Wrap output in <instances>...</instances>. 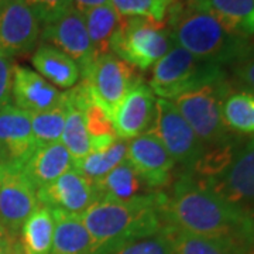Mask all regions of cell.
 <instances>
[{"instance_id": "cell-18", "label": "cell", "mask_w": 254, "mask_h": 254, "mask_svg": "<svg viewBox=\"0 0 254 254\" xmlns=\"http://www.w3.org/2000/svg\"><path fill=\"white\" fill-rule=\"evenodd\" d=\"M64 95L66 105V116L61 143L65 145L75 163L91 153V137L83 110L85 86L79 81L73 88L64 92Z\"/></svg>"}, {"instance_id": "cell-9", "label": "cell", "mask_w": 254, "mask_h": 254, "mask_svg": "<svg viewBox=\"0 0 254 254\" xmlns=\"http://www.w3.org/2000/svg\"><path fill=\"white\" fill-rule=\"evenodd\" d=\"M40 205L37 188L23 165L0 163V223L17 237L24 222Z\"/></svg>"}, {"instance_id": "cell-1", "label": "cell", "mask_w": 254, "mask_h": 254, "mask_svg": "<svg viewBox=\"0 0 254 254\" xmlns=\"http://www.w3.org/2000/svg\"><path fill=\"white\" fill-rule=\"evenodd\" d=\"M161 210L167 227L222 240L237 252L250 246L254 216L223 199L190 173L174 184L171 195L165 193Z\"/></svg>"}, {"instance_id": "cell-6", "label": "cell", "mask_w": 254, "mask_h": 254, "mask_svg": "<svg viewBox=\"0 0 254 254\" xmlns=\"http://www.w3.org/2000/svg\"><path fill=\"white\" fill-rule=\"evenodd\" d=\"M230 93L232 85L220 79L185 92L173 102L200 141L216 145L233 138L223 122V103Z\"/></svg>"}, {"instance_id": "cell-2", "label": "cell", "mask_w": 254, "mask_h": 254, "mask_svg": "<svg viewBox=\"0 0 254 254\" xmlns=\"http://www.w3.org/2000/svg\"><path fill=\"white\" fill-rule=\"evenodd\" d=\"M164 198L163 192H150L127 202L96 200L81 215L91 236V254H109L128 242L165 230Z\"/></svg>"}, {"instance_id": "cell-20", "label": "cell", "mask_w": 254, "mask_h": 254, "mask_svg": "<svg viewBox=\"0 0 254 254\" xmlns=\"http://www.w3.org/2000/svg\"><path fill=\"white\" fill-rule=\"evenodd\" d=\"M187 3L209 13L236 36H254V0H188Z\"/></svg>"}, {"instance_id": "cell-24", "label": "cell", "mask_w": 254, "mask_h": 254, "mask_svg": "<svg viewBox=\"0 0 254 254\" xmlns=\"http://www.w3.org/2000/svg\"><path fill=\"white\" fill-rule=\"evenodd\" d=\"M54 229L53 209L40 205L20 230V249L23 254H51Z\"/></svg>"}, {"instance_id": "cell-13", "label": "cell", "mask_w": 254, "mask_h": 254, "mask_svg": "<svg viewBox=\"0 0 254 254\" xmlns=\"http://www.w3.org/2000/svg\"><path fill=\"white\" fill-rule=\"evenodd\" d=\"M127 161L151 190L167 187L175 167L163 143L150 131L128 140Z\"/></svg>"}, {"instance_id": "cell-14", "label": "cell", "mask_w": 254, "mask_h": 254, "mask_svg": "<svg viewBox=\"0 0 254 254\" xmlns=\"http://www.w3.org/2000/svg\"><path fill=\"white\" fill-rule=\"evenodd\" d=\"M37 193L41 205L78 216L85 213L98 200L93 184L75 168L38 190Z\"/></svg>"}, {"instance_id": "cell-17", "label": "cell", "mask_w": 254, "mask_h": 254, "mask_svg": "<svg viewBox=\"0 0 254 254\" xmlns=\"http://www.w3.org/2000/svg\"><path fill=\"white\" fill-rule=\"evenodd\" d=\"M11 98L14 106L28 113H40L60 105L64 92L28 66L14 65Z\"/></svg>"}, {"instance_id": "cell-34", "label": "cell", "mask_w": 254, "mask_h": 254, "mask_svg": "<svg viewBox=\"0 0 254 254\" xmlns=\"http://www.w3.org/2000/svg\"><path fill=\"white\" fill-rule=\"evenodd\" d=\"M233 73L242 86L250 91V93H254V50L245 58L233 64Z\"/></svg>"}, {"instance_id": "cell-36", "label": "cell", "mask_w": 254, "mask_h": 254, "mask_svg": "<svg viewBox=\"0 0 254 254\" xmlns=\"http://www.w3.org/2000/svg\"><path fill=\"white\" fill-rule=\"evenodd\" d=\"M71 1H72V7L79 10L81 13H83L85 10L92 9V7L110 3V0H71Z\"/></svg>"}, {"instance_id": "cell-19", "label": "cell", "mask_w": 254, "mask_h": 254, "mask_svg": "<svg viewBox=\"0 0 254 254\" xmlns=\"http://www.w3.org/2000/svg\"><path fill=\"white\" fill-rule=\"evenodd\" d=\"M72 168L73 158L61 141L38 145L23 165L24 173L37 190L54 182Z\"/></svg>"}, {"instance_id": "cell-38", "label": "cell", "mask_w": 254, "mask_h": 254, "mask_svg": "<svg viewBox=\"0 0 254 254\" xmlns=\"http://www.w3.org/2000/svg\"><path fill=\"white\" fill-rule=\"evenodd\" d=\"M11 254H23V252H21V249H20V246H18L17 249H16V250H14V252H13V253Z\"/></svg>"}, {"instance_id": "cell-23", "label": "cell", "mask_w": 254, "mask_h": 254, "mask_svg": "<svg viewBox=\"0 0 254 254\" xmlns=\"http://www.w3.org/2000/svg\"><path fill=\"white\" fill-rule=\"evenodd\" d=\"M55 220L51 254H91V236L81 216L53 210Z\"/></svg>"}, {"instance_id": "cell-5", "label": "cell", "mask_w": 254, "mask_h": 254, "mask_svg": "<svg viewBox=\"0 0 254 254\" xmlns=\"http://www.w3.org/2000/svg\"><path fill=\"white\" fill-rule=\"evenodd\" d=\"M173 47L174 40L165 23L143 17H127L122 18L110 41V53L137 71H147Z\"/></svg>"}, {"instance_id": "cell-32", "label": "cell", "mask_w": 254, "mask_h": 254, "mask_svg": "<svg viewBox=\"0 0 254 254\" xmlns=\"http://www.w3.org/2000/svg\"><path fill=\"white\" fill-rule=\"evenodd\" d=\"M40 23L48 24L72 7L71 0H26Z\"/></svg>"}, {"instance_id": "cell-37", "label": "cell", "mask_w": 254, "mask_h": 254, "mask_svg": "<svg viewBox=\"0 0 254 254\" xmlns=\"http://www.w3.org/2000/svg\"><path fill=\"white\" fill-rule=\"evenodd\" d=\"M249 247H254V218L253 225H252V236H250V246Z\"/></svg>"}, {"instance_id": "cell-26", "label": "cell", "mask_w": 254, "mask_h": 254, "mask_svg": "<svg viewBox=\"0 0 254 254\" xmlns=\"http://www.w3.org/2000/svg\"><path fill=\"white\" fill-rule=\"evenodd\" d=\"M82 14L85 18L95 57L110 53V41L122 21L116 9L108 3L85 10Z\"/></svg>"}, {"instance_id": "cell-10", "label": "cell", "mask_w": 254, "mask_h": 254, "mask_svg": "<svg viewBox=\"0 0 254 254\" xmlns=\"http://www.w3.org/2000/svg\"><path fill=\"white\" fill-rule=\"evenodd\" d=\"M40 24L26 0H0V54L30 53L41 34Z\"/></svg>"}, {"instance_id": "cell-40", "label": "cell", "mask_w": 254, "mask_h": 254, "mask_svg": "<svg viewBox=\"0 0 254 254\" xmlns=\"http://www.w3.org/2000/svg\"><path fill=\"white\" fill-rule=\"evenodd\" d=\"M0 163H3V157H1V154H0Z\"/></svg>"}, {"instance_id": "cell-30", "label": "cell", "mask_w": 254, "mask_h": 254, "mask_svg": "<svg viewBox=\"0 0 254 254\" xmlns=\"http://www.w3.org/2000/svg\"><path fill=\"white\" fill-rule=\"evenodd\" d=\"M174 0H110L120 17H143L165 23Z\"/></svg>"}, {"instance_id": "cell-3", "label": "cell", "mask_w": 254, "mask_h": 254, "mask_svg": "<svg viewBox=\"0 0 254 254\" xmlns=\"http://www.w3.org/2000/svg\"><path fill=\"white\" fill-rule=\"evenodd\" d=\"M165 23L174 44L205 63L236 64L253 51L249 38L230 33L213 16L188 3L173 1Z\"/></svg>"}, {"instance_id": "cell-33", "label": "cell", "mask_w": 254, "mask_h": 254, "mask_svg": "<svg viewBox=\"0 0 254 254\" xmlns=\"http://www.w3.org/2000/svg\"><path fill=\"white\" fill-rule=\"evenodd\" d=\"M13 72H14V64L11 58L0 54V109L7 105H11Z\"/></svg>"}, {"instance_id": "cell-21", "label": "cell", "mask_w": 254, "mask_h": 254, "mask_svg": "<svg viewBox=\"0 0 254 254\" xmlns=\"http://www.w3.org/2000/svg\"><path fill=\"white\" fill-rule=\"evenodd\" d=\"M31 64L43 78L55 88L71 89L81 81L78 64L61 50L43 43L31 55Z\"/></svg>"}, {"instance_id": "cell-16", "label": "cell", "mask_w": 254, "mask_h": 254, "mask_svg": "<svg viewBox=\"0 0 254 254\" xmlns=\"http://www.w3.org/2000/svg\"><path fill=\"white\" fill-rule=\"evenodd\" d=\"M37 143L31 130V118L14 105L0 109V154L3 161L24 165L34 153Z\"/></svg>"}, {"instance_id": "cell-39", "label": "cell", "mask_w": 254, "mask_h": 254, "mask_svg": "<svg viewBox=\"0 0 254 254\" xmlns=\"http://www.w3.org/2000/svg\"><path fill=\"white\" fill-rule=\"evenodd\" d=\"M246 254H254V247H249V249H247V253Z\"/></svg>"}, {"instance_id": "cell-27", "label": "cell", "mask_w": 254, "mask_h": 254, "mask_svg": "<svg viewBox=\"0 0 254 254\" xmlns=\"http://www.w3.org/2000/svg\"><path fill=\"white\" fill-rule=\"evenodd\" d=\"M223 122L230 131L254 136V93L232 92L223 103Z\"/></svg>"}, {"instance_id": "cell-25", "label": "cell", "mask_w": 254, "mask_h": 254, "mask_svg": "<svg viewBox=\"0 0 254 254\" xmlns=\"http://www.w3.org/2000/svg\"><path fill=\"white\" fill-rule=\"evenodd\" d=\"M128 141L118 138L105 148L92 150L86 157L73 163V168L81 173L92 184L102 180L113 168L127 160Z\"/></svg>"}, {"instance_id": "cell-12", "label": "cell", "mask_w": 254, "mask_h": 254, "mask_svg": "<svg viewBox=\"0 0 254 254\" xmlns=\"http://www.w3.org/2000/svg\"><path fill=\"white\" fill-rule=\"evenodd\" d=\"M200 182L240 208L254 203V138L237 148L233 160L220 175Z\"/></svg>"}, {"instance_id": "cell-11", "label": "cell", "mask_w": 254, "mask_h": 254, "mask_svg": "<svg viewBox=\"0 0 254 254\" xmlns=\"http://www.w3.org/2000/svg\"><path fill=\"white\" fill-rule=\"evenodd\" d=\"M40 36L44 43L71 57L78 64L81 73L85 72L95 60V51L83 14L75 7L68 9L54 21L44 24Z\"/></svg>"}, {"instance_id": "cell-22", "label": "cell", "mask_w": 254, "mask_h": 254, "mask_svg": "<svg viewBox=\"0 0 254 254\" xmlns=\"http://www.w3.org/2000/svg\"><path fill=\"white\" fill-rule=\"evenodd\" d=\"M93 187L98 199L115 202H127L153 192L127 160L95 182Z\"/></svg>"}, {"instance_id": "cell-15", "label": "cell", "mask_w": 254, "mask_h": 254, "mask_svg": "<svg viewBox=\"0 0 254 254\" xmlns=\"http://www.w3.org/2000/svg\"><path fill=\"white\" fill-rule=\"evenodd\" d=\"M155 95L150 86L141 82L122 100L113 113L115 133L122 140H133L147 133L155 118Z\"/></svg>"}, {"instance_id": "cell-7", "label": "cell", "mask_w": 254, "mask_h": 254, "mask_svg": "<svg viewBox=\"0 0 254 254\" xmlns=\"http://www.w3.org/2000/svg\"><path fill=\"white\" fill-rule=\"evenodd\" d=\"M81 76L92 99L106 110L110 118H113L115 110L127 93L144 82L136 68L112 53L95 57Z\"/></svg>"}, {"instance_id": "cell-4", "label": "cell", "mask_w": 254, "mask_h": 254, "mask_svg": "<svg viewBox=\"0 0 254 254\" xmlns=\"http://www.w3.org/2000/svg\"><path fill=\"white\" fill-rule=\"evenodd\" d=\"M220 79H226L220 65L200 61L182 47L174 44L153 66L148 86L158 98L174 100L185 92Z\"/></svg>"}, {"instance_id": "cell-29", "label": "cell", "mask_w": 254, "mask_h": 254, "mask_svg": "<svg viewBox=\"0 0 254 254\" xmlns=\"http://www.w3.org/2000/svg\"><path fill=\"white\" fill-rule=\"evenodd\" d=\"M174 254H239L236 249L222 240L209 239L168 227Z\"/></svg>"}, {"instance_id": "cell-35", "label": "cell", "mask_w": 254, "mask_h": 254, "mask_svg": "<svg viewBox=\"0 0 254 254\" xmlns=\"http://www.w3.org/2000/svg\"><path fill=\"white\" fill-rule=\"evenodd\" d=\"M14 237L6 227L0 223V254H11L18 246Z\"/></svg>"}, {"instance_id": "cell-28", "label": "cell", "mask_w": 254, "mask_h": 254, "mask_svg": "<svg viewBox=\"0 0 254 254\" xmlns=\"http://www.w3.org/2000/svg\"><path fill=\"white\" fill-rule=\"evenodd\" d=\"M66 116L65 95L60 105L55 108L40 113H30L31 118V130L37 145L53 144L61 141Z\"/></svg>"}, {"instance_id": "cell-31", "label": "cell", "mask_w": 254, "mask_h": 254, "mask_svg": "<svg viewBox=\"0 0 254 254\" xmlns=\"http://www.w3.org/2000/svg\"><path fill=\"white\" fill-rule=\"evenodd\" d=\"M109 254H174L170 230L167 227L154 236L128 242Z\"/></svg>"}, {"instance_id": "cell-8", "label": "cell", "mask_w": 254, "mask_h": 254, "mask_svg": "<svg viewBox=\"0 0 254 254\" xmlns=\"http://www.w3.org/2000/svg\"><path fill=\"white\" fill-rule=\"evenodd\" d=\"M148 131L163 143L175 164H181L188 171L198 163L206 148L188 122L182 118L173 100L157 98L155 118Z\"/></svg>"}]
</instances>
